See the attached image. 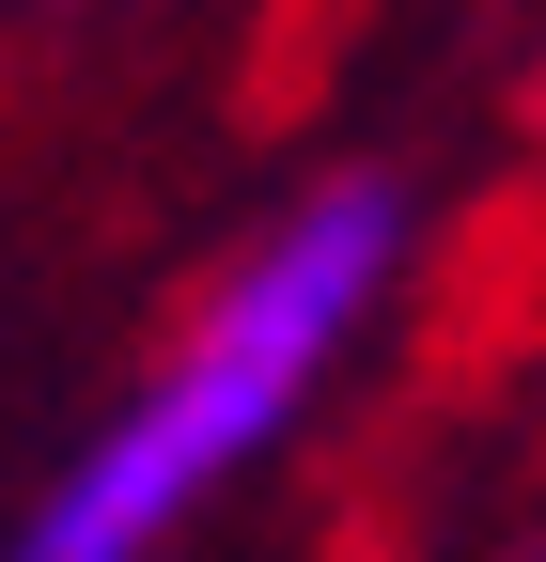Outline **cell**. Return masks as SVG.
I'll return each mask as SVG.
<instances>
[{
  "mask_svg": "<svg viewBox=\"0 0 546 562\" xmlns=\"http://www.w3.org/2000/svg\"><path fill=\"white\" fill-rule=\"evenodd\" d=\"M406 281V188L390 172H328L235 250V281L187 313V344L94 422V453H62V484L32 501L16 562H157L219 484H250L282 453V422L344 375V344L390 313Z\"/></svg>",
  "mask_w": 546,
  "mask_h": 562,
  "instance_id": "obj_1",
  "label": "cell"
}]
</instances>
